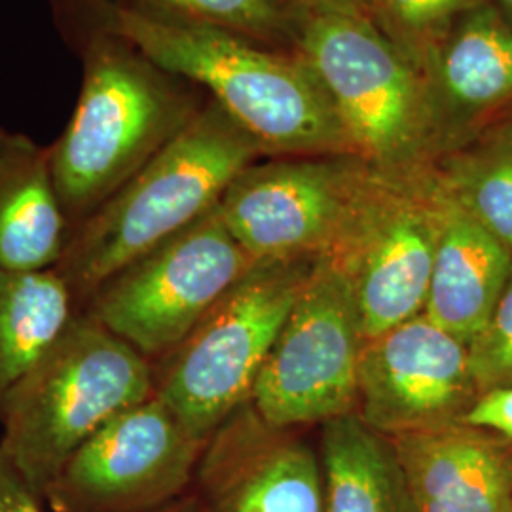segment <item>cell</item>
<instances>
[{
	"label": "cell",
	"mask_w": 512,
	"mask_h": 512,
	"mask_svg": "<svg viewBox=\"0 0 512 512\" xmlns=\"http://www.w3.org/2000/svg\"><path fill=\"white\" fill-rule=\"evenodd\" d=\"M478 397L469 346L423 311L363 346L355 412L385 439L459 423Z\"/></svg>",
	"instance_id": "cell-12"
},
{
	"label": "cell",
	"mask_w": 512,
	"mask_h": 512,
	"mask_svg": "<svg viewBox=\"0 0 512 512\" xmlns=\"http://www.w3.org/2000/svg\"><path fill=\"white\" fill-rule=\"evenodd\" d=\"M57 27L82 63L73 114L50 145L71 226L92 217L139 173L209 99L124 38L76 21Z\"/></svg>",
	"instance_id": "cell-2"
},
{
	"label": "cell",
	"mask_w": 512,
	"mask_h": 512,
	"mask_svg": "<svg viewBox=\"0 0 512 512\" xmlns=\"http://www.w3.org/2000/svg\"><path fill=\"white\" fill-rule=\"evenodd\" d=\"M486 0H378L374 23L423 76L456 19Z\"/></svg>",
	"instance_id": "cell-21"
},
{
	"label": "cell",
	"mask_w": 512,
	"mask_h": 512,
	"mask_svg": "<svg viewBox=\"0 0 512 512\" xmlns=\"http://www.w3.org/2000/svg\"><path fill=\"white\" fill-rule=\"evenodd\" d=\"M171 18L228 29L260 42L294 33L285 0H120Z\"/></svg>",
	"instance_id": "cell-22"
},
{
	"label": "cell",
	"mask_w": 512,
	"mask_h": 512,
	"mask_svg": "<svg viewBox=\"0 0 512 512\" xmlns=\"http://www.w3.org/2000/svg\"><path fill=\"white\" fill-rule=\"evenodd\" d=\"M256 262L219 205L107 277L80 308L150 361L177 348Z\"/></svg>",
	"instance_id": "cell-8"
},
{
	"label": "cell",
	"mask_w": 512,
	"mask_h": 512,
	"mask_svg": "<svg viewBox=\"0 0 512 512\" xmlns=\"http://www.w3.org/2000/svg\"><path fill=\"white\" fill-rule=\"evenodd\" d=\"M509 116H512V105H511V114H509Z\"/></svg>",
	"instance_id": "cell-29"
},
{
	"label": "cell",
	"mask_w": 512,
	"mask_h": 512,
	"mask_svg": "<svg viewBox=\"0 0 512 512\" xmlns=\"http://www.w3.org/2000/svg\"><path fill=\"white\" fill-rule=\"evenodd\" d=\"M57 21L124 38L152 63L196 86L262 154L355 156L327 93L300 55L205 23L120 0H52Z\"/></svg>",
	"instance_id": "cell-1"
},
{
	"label": "cell",
	"mask_w": 512,
	"mask_h": 512,
	"mask_svg": "<svg viewBox=\"0 0 512 512\" xmlns=\"http://www.w3.org/2000/svg\"><path fill=\"white\" fill-rule=\"evenodd\" d=\"M78 304L55 270L0 268V406L71 325Z\"/></svg>",
	"instance_id": "cell-19"
},
{
	"label": "cell",
	"mask_w": 512,
	"mask_h": 512,
	"mask_svg": "<svg viewBox=\"0 0 512 512\" xmlns=\"http://www.w3.org/2000/svg\"><path fill=\"white\" fill-rule=\"evenodd\" d=\"M321 427L323 512H414L391 440L357 412Z\"/></svg>",
	"instance_id": "cell-18"
},
{
	"label": "cell",
	"mask_w": 512,
	"mask_h": 512,
	"mask_svg": "<svg viewBox=\"0 0 512 512\" xmlns=\"http://www.w3.org/2000/svg\"><path fill=\"white\" fill-rule=\"evenodd\" d=\"M205 444L156 395L93 433L50 482L54 512H158L196 478Z\"/></svg>",
	"instance_id": "cell-10"
},
{
	"label": "cell",
	"mask_w": 512,
	"mask_h": 512,
	"mask_svg": "<svg viewBox=\"0 0 512 512\" xmlns=\"http://www.w3.org/2000/svg\"><path fill=\"white\" fill-rule=\"evenodd\" d=\"M444 194L512 251V116L433 162Z\"/></svg>",
	"instance_id": "cell-20"
},
{
	"label": "cell",
	"mask_w": 512,
	"mask_h": 512,
	"mask_svg": "<svg viewBox=\"0 0 512 512\" xmlns=\"http://www.w3.org/2000/svg\"><path fill=\"white\" fill-rule=\"evenodd\" d=\"M73 226L55 183L50 145L0 126V268L55 270Z\"/></svg>",
	"instance_id": "cell-16"
},
{
	"label": "cell",
	"mask_w": 512,
	"mask_h": 512,
	"mask_svg": "<svg viewBox=\"0 0 512 512\" xmlns=\"http://www.w3.org/2000/svg\"><path fill=\"white\" fill-rule=\"evenodd\" d=\"M154 397V366L78 310L0 406V450L42 499L65 461L105 423Z\"/></svg>",
	"instance_id": "cell-4"
},
{
	"label": "cell",
	"mask_w": 512,
	"mask_h": 512,
	"mask_svg": "<svg viewBox=\"0 0 512 512\" xmlns=\"http://www.w3.org/2000/svg\"><path fill=\"white\" fill-rule=\"evenodd\" d=\"M44 499L0 450V512H44Z\"/></svg>",
	"instance_id": "cell-25"
},
{
	"label": "cell",
	"mask_w": 512,
	"mask_h": 512,
	"mask_svg": "<svg viewBox=\"0 0 512 512\" xmlns=\"http://www.w3.org/2000/svg\"><path fill=\"white\" fill-rule=\"evenodd\" d=\"M158 512H196V507L190 501H184V503H173Z\"/></svg>",
	"instance_id": "cell-28"
},
{
	"label": "cell",
	"mask_w": 512,
	"mask_h": 512,
	"mask_svg": "<svg viewBox=\"0 0 512 512\" xmlns=\"http://www.w3.org/2000/svg\"><path fill=\"white\" fill-rule=\"evenodd\" d=\"M365 342L348 281L319 256L258 374L256 416L291 431L353 414Z\"/></svg>",
	"instance_id": "cell-9"
},
{
	"label": "cell",
	"mask_w": 512,
	"mask_h": 512,
	"mask_svg": "<svg viewBox=\"0 0 512 512\" xmlns=\"http://www.w3.org/2000/svg\"><path fill=\"white\" fill-rule=\"evenodd\" d=\"M319 256L256 262L154 366V395L203 444L249 403Z\"/></svg>",
	"instance_id": "cell-6"
},
{
	"label": "cell",
	"mask_w": 512,
	"mask_h": 512,
	"mask_svg": "<svg viewBox=\"0 0 512 512\" xmlns=\"http://www.w3.org/2000/svg\"><path fill=\"white\" fill-rule=\"evenodd\" d=\"M440 156L512 105V25L486 0L461 14L425 71Z\"/></svg>",
	"instance_id": "cell-14"
},
{
	"label": "cell",
	"mask_w": 512,
	"mask_h": 512,
	"mask_svg": "<svg viewBox=\"0 0 512 512\" xmlns=\"http://www.w3.org/2000/svg\"><path fill=\"white\" fill-rule=\"evenodd\" d=\"M294 38L357 158L382 169H414L439 158L427 80L374 19L298 16Z\"/></svg>",
	"instance_id": "cell-5"
},
{
	"label": "cell",
	"mask_w": 512,
	"mask_h": 512,
	"mask_svg": "<svg viewBox=\"0 0 512 512\" xmlns=\"http://www.w3.org/2000/svg\"><path fill=\"white\" fill-rule=\"evenodd\" d=\"M258 156L262 150L255 141L207 101L139 173L71 232L55 272L71 287L78 310L122 266L211 213Z\"/></svg>",
	"instance_id": "cell-3"
},
{
	"label": "cell",
	"mask_w": 512,
	"mask_h": 512,
	"mask_svg": "<svg viewBox=\"0 0 512 512\" xmlns=\"http://www.w3.org/2000/svg\"><path fill=\"white\" fill-rule=\"evenodd\" d=\"M469 359L480 395L512 387V277L490 319L471 340Z\"/></svg>",
	"instance_id": "cell-23"
},
{
	"label": "cell",
	"mask_w": 512,
	"mask_h": 512,
	"mask_svg": "<svg viewBox=\"0 0 512 512\" xmlns=\"http://www.w3.org/2000/svg\"><path fill=\"white\" fill-rule=\"evenodd\" d=\"M511 277V249L444 194L423 313L469 346L490 319Z\"/></svg>",
	"instance_id": "cell-17"
},
{
	"label": "cell",
	"mask_w": 512,
	"mask_h": 512,
	"mask_svg": "<svg viewBox=\"0 0 512 512\" xmlns=\"http://www.w3.org/2000/svg\"><path fill=\"white\" fill-rule=\"evenodd\" d=\"M461 421L512 440V387L482 393Z\"/></svg>",
	"instance_id": "cell-24"
},
{
	"label": "cell",
	"mask_w": 512,
	"mask_h": 512,
	"mask_svg": "<svg viewBox=\"0 0 512 512\" xmlns=\"http://www.w3.org/2000/svg\"><path fill=\"white\" fill-rule=\"evenodd\" d=\"M357 156H291L245 167L219 213L255 262L323 256L365 171Z\"/></svg>",
	"instance_id": "cell-11"
},
{
	"label": "cell",
	"mask_w": 512,
	"mask_h": 512,
	"mask_svg": "<svg viewBox=\"0 0 512 512\" xmlns=\"http://www.w3.org/2000/svg\"><path fill=\"white\" fill-rule=\"evenodd\" d=\"M300 16L308 14H349L372 18L378 0H285Z\"/></svg>",
	"instance_id": "cell-26"
},
{
	"label": "cell",
	"mask_w": 512,
	"mask_h": 512,
	"mask_svg": "<svg viewBox=\"0 0 512 512\" xmlns=\"http://www.w3.org/2000/svg\"><path fill=\"white\" fill-rule=\"evenodd\" d=\"M444 213L433 164H366L327 256L348 281L365 340L425 308Z\"/></svg>",
	"instance_id": "cell-7"
},
{
	"label": "cell",
	"mask_w": 512,
	"mask_h": 512,
	"mask_svg": "<svg viewBox=\"0 0 512 512\" xmlns=\"http://www.w3.org/2000/svg\"><path fill=\"white\" fill-rule=\"evenodd\" d=\"M391 440L414 512H512V440L463 421Z\"/></svg>",
	"instance_id": "cell-15"
},
{
	"label": "cell",
	"mask_w": 512,
	"mask_h": 512,
	"mask_svg": "<svg viewBox=\"0 0 512 512\" xmlns=\"http://www.w3.org/2000/svg\"><path fill=\"white\" fill-rule=\"evenodd\" d=\"M196 480L207 512H323L317 454L249 403L207 440Z\"/></svg>",
	"instance_id": "cell-13"
},
{
	"label": "cell",
	"mask_w": 512,
	"mask_h": 512,
	"mask_svg": "<svg viewBox=\"0 0 512 512\" xmlns=\"http://www.w3.org/2000/svg\"><path fill=\"white\" fill-rule=\"evenodd\" d=\"M495 8L505 16V19L512 25V0H492Z\"/></svg>",
	"instance_id": "cell-27"
}]
</instances>
